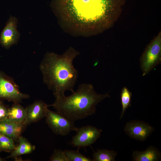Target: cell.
Segmentation results:
<instances>
[{
	"label": "cell",
	"instance_id": "1",
	"mask_svg": "<svg viewBox=\"0 0 161 161\" xmlns=\"http://www.w3.org/2000/svg\"><path fill=\"white\" fill-rule=\"evenodd\" d=\"M79 52L70 47L59 55L48 52L39 65L43 82L51 90L55 97L64 95L67 91L74 92L78 76V71L73 64Z\"/></svg>",
	"mask_w": 161,
	"mask_h": 161
},
{
	"label": "cell",
	"instance_id": "2",
	"mask_svg": "<svg viewBox=\"0 0 161 161\" xmlns=\"http://www.w3.org/2000/svg\"><path fill=\"white\" fill-rule=\"evenodd\" d=\"M125 0H55L59 10L75 23L92 26L104 20L109 13L120 9Z\"/></svg>",
	"mask_w": 161,
	"mask_h": 161
},
{
	"label": "cell",
	"instance_id": "3",
	"mask_svg": "<svg viewBox=\"0 0 161 161\" xmlns=\"http://www.w3.org/2000/svg\"><path fill=\"white\" fill-rule=\"evenodd\" d=\"M108 97H110L108 93L98 94L92 84L83 83L70 95L55 97L54 103L49 106H52L56 112L75 122L95 114L96 105Z\"/></svg>",
	"mask_w": 161,
	"mask_h": 161
},
{
	"label": "cell",
	"instance_id": "4",
	"mask_svg": "<svg viewBox=\"0 0 161 161\" xmlns=\"http://www.w3.org/2000/svg\"><path fill=\"white\" fill-rule=\"evenodd\" d=\"M30 95L21 92L14 79L0 71V100H6L13 103H20Z\"/></svg>",
	"mask_w": 161,
	"mask_h": 161
},
{
	"label": "cell",
	"instance_id": "5",
	"mask_svg": "<svg viewBox=\"0 0 161 161\" xmlns=\"http://www.w3.org/2000/svg\"><path fill=\"white\" fill-rule=\"evenodd\" d=\"M161 38L159 35L148 46L140 59L143 76L148 73L161 63Z\"/></svg>",
	"mask_w": 161,
	"mask_h": 161
},
{
	"label": "cell",
	"instance_id": "6",
	"mask_svg": "<svg viewBox=\"0 0 161 161\" xmlns=\"http://www.w3.org/2000/svg\"><path fill=\"white\" fill-rule=\"evenodd\" d=\"M45 117L46 123L56 134L66 135L72 131H76L78 129L75 126L74 122L49 109Z\"/></svg>",
	"mask_w": 161,
	"mask_h": 161
},
{
	"label": "cell",
	"instance_id": "7",
	"mask_svg": "<svg viewBox=\"0 0 161 161\" xmlns=\"http://www.w3.org/2000/svg\"><path fill=\"white\" fill-rule=\"evenodd\" d=\"M102 131V129L90 125L78 128L76 134L72 137L71 144L78 149L90 146L100 137Z\"/></svg>",
	"mask_w": 161,
	"mask_h": 161
},
{
	"label": "cell",
	"instance_id": "8",
	"mask_svg": "<svg viewBox=\"0 0 161 161\" xmlns=\"http://www.w3.org/2000/svg\"><path fill=\"white\" fill-rule=\"evenodd\" d=\"M18 19L10 16L0 35V44L8 49L17 44L21 34L17 29Z\"/></svg>",
	"mask_w": 161,
	"mask_h": 161
},
{
	"label": "cell",
	"instance_id": "9",
	"mask_svg": "<svg viewBox=\"0 0 161 161\" xmlns=\"http://www.w3.org/2000/svg\"><path fill=\"white\" fill-rule=\"evenodd\" d=\"M124 130L130 137L140 141H144L155 130V129L144 121L132 120L126 123Z\"/></svg>",
	"mask_w": 161,
	"mask_h": 161
},
{
	"label": "cell",
	"instance_id": "10",
	"mask_svg": "<svg viewBox=\"0 0 161 161\" xmlns=\"http://www.w3.org/2000/svg\"><path fill=\"white\" fill-rule=\"evenodd\" d=\"M49 105L41 100H36L26 108V122L28 125L45 117Z\"/></svg>",
	"mask_w": 161,
	"mask_h": 161
},
{
	"label": "cell",
	"instance_id": "11",
	"mask_svg": "<svg viewBox=\"0 0 161 161\" xmlns=\"http://www.w3.org/2000/svg\"><path fill=\"white\" fill-rule=\"evenodd\" d=\"M27 126L14 122L7 118L0 121V133L13 139L14 141H18Z\"/></svg>",
	"mask_w": 161,
	"mask_h": 161
},
{
	"label": "cell",
	"instance_id": "12",
	"mask_svg": "<svg viewBox=\"0 0 161 161\" xmlns=\"http://www.w3.org/2000/svg\"><path fill=\"white\" fill-rule=\"evenodd\" d=\"M159 150L153 146H150L143 151H133L132 157L134 161H157L161 159Z\"/></svg>",
	"mask_w": 161,
	"mask_h": 161
},
{
	"label": "cell",
	"instance_id": "13",
	"mask_svg": "<svg viewBox=\"0 0 161 161\" xmlns=\"http://www.w3.org/2000/svg\"><path fill=\"white\" fill-rule=\"evenodd\" d=\"M18 144L11 152L10 155L6 158H15L21 155L29 154L35 149V146L32 145L27 139L20 136L18 138Z\"/></svg>",
	"mask_w": 161,
	"mask_h": 161
},
{
	"label": "cell",
	"instance_id": "14",
	"mask_svg": "<svg viewBox=\"0 0 161 161\" xmlns=\"http://www.w3.org/2000/svg\"><path fill=\"white\" fill-rule=\"evenodd\" d=\"M16 123L27 126L26 122V110L19 103H13L8 108V117Z\"/></svg>",
	"mask_w": 161,
	"mask_h": 161
},
{
	"label": "cell",
	"instance_id": "15",
	"mask_svg": "<svg viewBox=\"0 0 161 161\" xmlns=\"http://www.w3.org/2000/svg\"><path fill=\"white\" fill-rule=\"evenodd\" d=\"M117 152L113 150L98 149L93 154V161H114Z\"/></svg>",
	"mask_w": 161,
	"mask_h": 161
},
{
	"label": "cell",
	"instance_id": "16",
	"mask_svg": "<svg viewBox=\"0 0 161 161\" xmlns=\"http://www.w3.org/2000/svg\"><path fill=\"white\" fill-rule=\"evenodd\" d=\"M132 93L126 87H124L122 89L120 94V98L122 106V111L120 119L123 117L127 109L131 106Z\"/></svg>",
	"mask_w": 161,
	"mask_h": 161
},
{
	"label": "cell",
	"instance_id": "17",
	"mask_svg": "<svg viewBox=\"0 0 161 161\" xmlns=\"http://www.w3.org/2000/svg\"><path fill=\"white\" fill-rule=\"evenodd\" d=\"M14 141L13 139L0 133V152H11L16 146Z\"/></svg>",
	"mask_w": 161,
	"mask_h": 161
},
{
	"label": "cell",
	"instance_id": "18",
	"mask_svg": "<svg viewBox=\"0 0 161 161\" xmlns=\"http://www.w3.org/2000/svg\"><path fill=\"white\" fill-rule=\"evenodd\" d=\"M64 151L68 161H93L90 158L81 154L78 150H65Z\"/></svg>",
	"mask_w": 161,
	"mask_h": 161
},
{
	"label": "cell",
	"instance_id": "19",
	"mask_svg": "<svg viewBox=\"0 0 161 161\" xmlns=\"http://www.w3.org/2000/svg\"><path fill=\"white\" fill-rule=\"evenodd\" d=\"M50 161H68L64 151L61 149H55L51 157Z\"/></svg>",
	"mask_w": 161,
	"mask_h": 161
},
{
	"label": "cell",
	"instance_id": "20",
	"mask_svg": "<svg viewBox=\"0 0 161 161\" xmlns=\"http://www.w3.org/2000/svg\"><path fill=\"white\" fill-rule=\"evenodd\" d=\"M3 100H0V121L8 117V108L4 104Z\"/></svg>",
	"mask_w": 161,
	"mask_h": 161
},
{
	"label": "cell",
	"instance_id": "21",
	"mask_svg": "<svg viewBox=\"0 0 161 161\" xmlns=\"http://www.w3.org/2000/svg\"><path fill=\"white\" fill-rule=\"evenodd\" d=\"M4 160V159L1 158L0 156V161H2Z\"/></svg>",
	"mask_w": 161,
	"mask_h": 161
}]
</instances>
